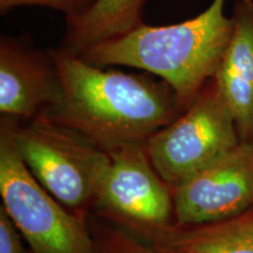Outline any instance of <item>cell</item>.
Wrapping results in <instances>:
<instances>
[{
    "instance_id": "4",
    "label": "cell",
    "mask_w": 253,
    "mask_h": 253,
    "mask_svg": "<svg viewBox=\"0 0 253 253\" xmlns=\"http://www.w3.org/2000/svg\"><path fill=\"white\" fill-rule=\"evenodd\" d=\"M15 126L19 153L33 176L62 205L88 218L101 178L108 164V151L67 126L45 110Z\"/></svg>"
},
{
    "instance_id": "12",
    "label": "cell",
    "mask_w": 253,
    "mask_h": 253,
    "mask_svg": "<svg viewBox=\"0 0 253 253\" xmlns=\"http://www.w3.org/2000/svg\"><path fill=\"white\" fill-rule=\"evenodd\" d=\"M94 253H172L104 221L89 223Z\"/></svg>"
},
{
    "instance_id": "3",
    "label": "cell",
    "mask_w": 253,
    "mask_h": 253,
    "mask_svg": "<svg viewBox=\"0 0 253 253\" xmlns=\"http://www.w3.org/2000/svg\"><path fill=\"white\" fill-rule=\"evenodd\" d=\"M19 119L0 120V195L6 213L34 253H94L88 218L60 203L24 162L15 142Z\"/></svg>"
},
{
    "instance_id": "14",
    "label": "cell",
    "mask_w": 253,
    "mask_h": 253,
    "mask_svg": "<svg viewBox=\"0 0 253 253\" xmlns=\"http://www.w3.org/2000/svg\"><path fill=\"white\" fill-rule=\"evenodd\" d=\"M24 237L6 213L4 207H0V253H34L30 246H25Z\"/></svg>"
},
{
    "instance_id": "8",
    "label": "cell",
    "mask_w": 253,
    "mask_h": 253,
    "mask_svg": "<svg viewBox=\"0 0 253 253\" xmlns=\"http://www.w3.org/2000/svg\"><path fill=\"white\" fill-rule=\"evenodd\" d=\"M61 80L49 49L36 48L25 36L0 39V113L30 120L54 106Z\"/></svg>"
},
{
    "instance_id": "10",
    "label": "cell",
    "mask_w": 253,
    "mask_h": 253,
    "mask_svg": "<svg viewBox=\"0 0 253 253\" xmlns=\"http://www.w3.org/2000/svg\"><path fill=\"white\" fill-rule=\"evenodd\" d=\"M150 243L172 253H253V210L214 223L175 224Z\"/></svg>"
},
{
    "instance_id": "1",
    "label": "cell",
    "mask_w": 253,
    "mask_h": 253,
    "mask_svg": "<svg viewBox=\"0 0 253 253\" xmlns=\"http://www.w3.org/2000/svg\"><path fill=\"white\" fill-rule=\"evenodd\" d=\"M49 52L59 71L61 96L45 112L101 149L144 144L184 112L163 80L97 67L61 47Z\"/></svg>"
},
{
    "instance_id": "7",
    "label": "cell",
    "mask_w": 253,
    "mask_h": 253,
    "mask_svg": "<svg viewBox=\"0 0 253 253\" xmlns=\"http://www.w3.org/2000/svg\"><path fill=\"white\" fill-rule=\"evenodd\" d=\"M172 191L176 225L214 223L253 210V143L240 141Z\"/></svg>"
},
{
    "instance_id": "2",
    "label": "cell",
    "mask_w": 253,
    "mask_h": 253,
    "mask_svg": "<svg viewBox=\"0 0 253 253\" xmlns=\"http://www.w3.org/2000/svg\"><path fill=\"white\" fill-rule=\"evenodd\" d=\"M224 4L213 0L203 13L179 24L143 23L78 55L97 67L126 66L156 75L172 88L185 110L216 77L230 45L233 19L224 13Z\"/></svg>"
},
{
    "instance_id": "9",
    "label": "cell",
    "mask_w": 253,
    "mask_h": 253,
    "mask_svg": "<svg viewBox=\"0 0 253 253\" xmlns=\"http://www.w3.org/2000/svg\"><path fill=\"white\" fill-rule=\"evenodd\" d=\"M232 19V38L213 81L240 141L253 143V0H238Z\"/></svg>"
},
{
    "instance_id": "11",
    "label": "cell",
    "mask_w": 253,
    "mask_h": 253,
    "mask_svg": "<svg viewBox=\"0 0 253 253\" xmlns=\"http://www.w3.org/2000/svg\"><path fill=\"white\" fill-rule=\"evenodd\" d=\"M147 0H99L86 14L68 21L61 48L80 54L95 45L116 39L143 24Z\"/></svg>"
},
{
    "instance_id": "5",
    "label": "cell",
    "mask_w": 253,
    "mask_h": 253,
    "mask_svg": "<svg viewBox=\"0 0 253 253\" xmlns=\"http://www.w3.org/2000/svg\"><path fill=\"white\" fill-rule=\"evenodd\" d=\"M108 156L91 212L153 242L175 225L172 188L155 170L144 144L121 145Z\"/></svg>"
},
{
    "instance_id": "13",
    "label": "cell",
    "mask_w": 253,
    "mask_h": 253,
    "mask_svg": "<svg viewBox=\"0 0 253 253\" xmlns=\"http://www.w3.org/2000/svg\"><path fill=\"white\" fill-rule=\"evenodd\" d=\"M99 0H0V12L7 13L19 6H43L65 14L66 23L87 13Z\"/></svg>"
},
{
    "instance_id": "6",
    "label": "cell",
    "mask_w": 253,
    "mask_h": 253,
    "mask_svg": "<svg viewBox=\"0 0 253 253\" xmlns=\"http://www.w3.org/2000/svg\"><path fill=\"white\" fill-rule=\"evenodd\" d=\"M240 143L235 120L213 79L194 102L144 143L155 170L171 188Z\"/></svg>"
}]
</instances>
